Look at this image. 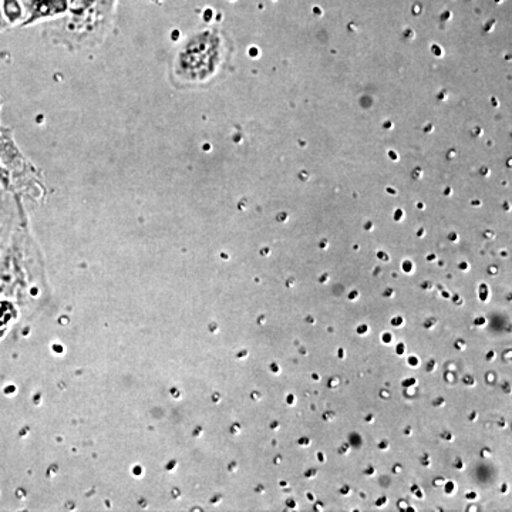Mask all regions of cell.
I'll return each instance as SVG.
<instances>
[{"label":"cell","instance_id":"13","mask_svg":"<svg viewBox=\"0 0 512 512\" xmlns=\"http://www.w3.org/2000/svg\"><path fill=\"white\" fill-rule=\"evenodd\" d=\"M393 340V336L390 335V333H384L383 335V342L384 343H390Z\"/></svg>","mask_w":512,"mask_h":512},{"label":"cell","instance_id":"38","mask_svg":"<svg viewBox=\"0 0 512 512\" xmlns=\"http://www.w3.org/2000/svg\"><path fill=\"white\" fill-rule=\"evenodd\" d=\"M306 322H308L309 325H315L316 320L315 318H312V316H309V318L306 319Z\"/></svg>","mask_w":512,"mask_h":512},{"label":"cell","instance_id":"46","mask_svg":"<svg viewBox=\"0 0 512 512\" xmlns=\"http://www.w3.org/2000/svg\"><path fill=\"white\" fill-rule=\"evenodd\" d=\"M272 369H274L275 373H281V369H279V367L276 365H272Z\"/></svg>","mask_w":512,"mask_h":512},{"label":"cell","instance_id":"41","mask_svg":"<svg viewBox=\"0 0 512 512\" xmlns=\"http://www.w3.org/2000/svg\"><path fill=\"white\" fill-rule=\"evenodd\" d=\"M454 301H456L457 305H463V299L458 298V296H454Z\"/></svg>","mask_w":512,"mask_h":512},{"label":"cell","instance_id":"29","mask_svg":"<svg viewBox=\"0 0 512 512\" xmlns=\"http://www.w3.org/2000/svg\"><path fill=\"white\" fill-rule=\"evenodd\" d=\"M380 397H383V399H389L390 394L389 392H386V390H382V392H380Z\"/></svg>","mask_w":512,"mask_h":512},{"label":"cell","instance_id":"50","mask_svg":"<svg viewBox=\"0 0 512 512\" xmlns=\"http://www.w3.org/2000/svg\"><path fill=\"white\" fill-rule=\"evenodd\" d=\"M431 288H433V285H431V284H424L423 285V289H431Z\"/></svg>","mask_w":512,"mask_h":512},{"label":"cell","instance_id":"47","mask_svg":"<svg viewBox=\"0 0 512 512\" xmlns=\"http://www.w3.org/2000/svg\"><path fill=\"white\" fill-rule=\"evenodd\" d=\"M308 500L309 501H315V495L308 493Z\"/></svg>","mask_w":512,"mask_h":512},{"label":"cell","instance_id":"45","mask_svg":"<svg viewBox=\"0 0 512 512\" xmlns=\"http://www.w3.org/2000/svg\"><path fill=\"white\" fill-rule=\"evenodd\" d=\"M457 461H458V463H457V466H456V467L458 468V470H463V468H464V464H463V463H461V460H457Z\"/></svg>","mask_w":512,"mask_h":512},{"label":"cell","instance_id":"43","mask_svg":"<svg viewBox=\"0 0 512 512\" xmlns=\"http://www.w3.org/2000/svg\"><path fill=\"white\" fill-rule=\"evenodd\" d=\"M366 421L367 423H373V421H375V417H373L372 414H370L369 417H366Z\"/></svg>","mask_w":512,"mask_h":512},{"label":"cell","instance_id":"22","mask_svg":"<svg viewBox=\"0 0 512 512\" xmlns=\"http://www.w3.org/2000/svg\"><path fill=\"white\" fill-rule=\"evenodd\" d=\"M488 383H494V380L497 379V376L494 373H488L487 375Z\"/></svg>","mask_w":512,"mask_h":512},{"label":"cell","instance_id":"10","mask_svg":"<svg viewBox=\"0 0 512 512\" xmlns=\"http://www.w3.org/2000/svg\"><path fill=\"white\" fill-rule=\"evenodd\" d=\"M434 323H437L436 319L427 320L426 323H424V326H426L427 329L434 328Z\"/></svg>","mask_w":512,"mask_h":512},{"label":"cell","instance_id":"54","mask_svg":"<svg viewBox=\"0 0 512 512\" xmlns=\"http://www.w3.org/2000/svg\"><path fill=\"white\" fill-rule=\"evenodd\" d=\"M505 491H508V485L507 484L503 485V493H505Z\"/></svg>","mask_w":512,"mask_h":512},{"label":"cell","instance_id":"27","mask_svg":"<svg viewBox=\"0 0 512 512\" xmlns=\"http://www.w3.org/2000/svg\"><path fill=\"white\" fill-rule=\"evenodd\" d=\"M318 460H319V463H325L326 461V457H325V454L323 453H318Z\"/></svg>","mask_w":512,"mask_h":512},{"label":"cell","instance_id":"56","mask_svg":"<svg viewBox=\"0 0 512 512\" xmlns=\"http://www.w3.org/2000/svg\"><path fill=\"white\" fill-rule=\"evenodd\" d=\"M301 353H303V355H306V350L301 348Z\"/></svg>","mask_w":512,"mask_h":512},{"label":"cell","instance_id":"30","mask_svg":"<svg viewBox=\"0 0 512 512\" xmlns=\"http://www.w3.org/2000/svg\"><path fill=\"white\" fill-rule=\"evenodd\" d=\"M340 494L349 495L350 494V488L349 487H343L342 490H340Z\"/></svg>","mask_w":512,"mask_h":512},{"label":"cell","instance_id":"20","mask_svg":"<svg viewBox=\"0 0 512 512\" xmlns=\"http://www.w3.org/2000/svg\"><path fill=\"white\" fill-rule=\"evenodd\" d=\"M409 365H412V366L419 365V359H417V357H410Z\"/></svg>","mask_w":512,"mask_h":512},{"label":"cell","instance_id":"1","mask_svg":"<svg viewBox=\"0 0 512 512\" xmlns=\"http://www.w3.org/2000/svg\"><path fill=\"white\" fill-rule=\"evenodd\" d=\"M444 485H446V493L447 494L451 495L454 493V490H456V484L451 483V481H450V483H447V481H446V483H444Z\"/></svg>","mask_w":512,"mask_h":512},{"label":"cell","instance_id":"9","mask_svg":"<svg viewBox=\"0 0 512 512\" xmlns=\"http://www.w3.org/2000/svg\"><path fill=\"white\" fill-rule=\"evenodd\" d=\"M333 419H335V413L328 412L323 414V420L332 421Z\"/></svg>","mask_w":512,"mask_h":512},{"label":"cell","instance_id":"48","mask_svg":"<svg viewBox=\"0 0 512 512\" xmlns=\"http://www.w3.org/2000/svg\"><path fill=\"white\" fill-rule=\"evenodd\" d=\"M460 269H463V271H468V265L467 264H460Z\"/></svg>","mask_w":512,"mask_h":512},{"label":"cell","instance_id":"23","mask_svg":"<svg viewBox=\"0 0 512 512\" xmlns=\"http://www.w3.org/2000/svg\"><path fill=\"white\" fill-rule=\"evenodd\" d=\"M444 403H446V400L441 399V397H440V399H437L436 402H434V406L441 407V406H444Z\"/></svg>","mask_w":512,"mask_h":512},{"label":"cell","instance_id":"40","mask_svg":"<svg viewBox=\"0 0 512 512\" xmlns=\"http://www.w3.org/2000/svg\"><path fill=\"white\" fill-rule=\"evenodd\" d=\"M467 498H468V500H471V498H473V500H476L477 494L476 493H468Z\"/></svg>","mask_w":512,"mask_h":512},{"label":"cell","instance_id":"11","mask_svg":"<svg viewBox=\"0 0 512 512\" xmlns=\"http://www.w3.org/2000/svg\"><path fill=\"white\" fill-rule=\"evenodd\" d=\"M495 356H497V353H495V350H491V352H488L487 362H493V360L495 359Z\"/></svg>","mask_w":512,"mask_h":512},{"label":"cell","instance_id":"42","mask_svg":"<svg viewBox=\"0 0 512 512\" xmlns=\"http://www.w3.org/2000/svg\"><path fill=\"white\" fill-rule=\"evenodd\" d=\"M477 416H478V414L476 412L471 413L470 414V420L471 421H476L477 420Z\"/></svg>","mask_w":512,"mask_h":512},{"label":"cell","instance_id":"17","mask_svg":"<svg viewBox=\"0 0 512 512\" xmlns=\"http://www.w3.org/2000/svg\"><path fill=\"white\" fill-rule=\"evenodd\" d=\"M403 352H406V346L400 343V345L397 346V355H403Z\"/></svg>","mask_w":512,"mask_h":512},{"label":"cell","instance_id":"37","mask_svg":"<svg viewBox=\"0 0 512 512\" xmlns=\"http://www.w3.org/2000/svg\"><path fill=\"white\" fill-rule=\"evenodd\" d=\"M510 357H511V350H508V353H505V355H504L505 362H507V360H508V362H510V360H511Z\"/></svg>","mask_w":512,"mask_h":512},{"label":"cell","instance_id":"51","mask_svg":"<svg viewBox=\"0 0 512 512\" xmlns=\"http://www.w3.org/2000/svg\"><path fill=\"white\" fill-rule=\"evenodd\" d=\"M322 507H323V505H322V504H318V505H316V510H318V511H322V510H323V508H322Z\"/></svg>","mask_w":512,"mask_h":512},{"label":"cell","instance_id":"4","mask_svg":"<svg viewBox=\"0 0 512 512\" xmlns=\"http://www.w3.org/2000/svg\"><path fill=\"white\" fill-rule=\"evenodd\" d=\"M359 296H360L359 291H353V292L349 293L348 298H349V301L355 302L356 299L359 298Z\"/></svg>","mask_w":512,"mask_h":512},{"label":"cell","instance_id":"19","mask_svg":"<svg viewBox=\"0 0 512 512\" xmlns=\"http://www.w3.org/2000/svg\"><path fill=\"white\" fill-rule=\"evenodd\" d=\"M392 325L394 326H403V319L402 318H396L392 320Z\"/></svg>","mask_w":512,"mask_h":512},{"label":"cell","instance_id":"55","mask_svg":"<svg viewBox=\"0 0 512 512\" xmlns=\"http://www.w3.org/2000/svg\"><path fill=\"white\" fill-rule=\"evenodd\" d=\"M272 429H274V430L278 429V423H274V427H272Z\"/></svg>","mask_w":512,"mask_h":512},{"label":"cell","instance_id":"14","mask_svg":"<svg viewBox=\"0 0 512 512\" xmlns=\"http://www.w3.org/2000/svg\"><path fill=\"white\" fill-rule=\"evenodd\" d=\"M444 483H446L444 478H436V480H434V487H440V485H444Z\"/></svg>","mask_w":512,"mask_h":512},{"label":"cell","instance_id":"15","mask_svg":"<svg viewBox=\"0 0 512 512\" xmlns=\"http://www.w3.org/2000/svg\"><path fill=\"white\" fill-rule=\"evenodd\" d=\"M340 384V380H339V377H336V379H332L330 380V383H329V387H338Z\"/></svg>","mask_w":512,"mask_h":512},{"label":"cell","instance_id":"24","mask_svg":"<svg viewBox=\"0 0 512 512\" xmlns=\"http://www.w3.org/2000/svg\"><path fill=\"white\" fill-rule=\"evenodd\" d=\"M288 404L289 406H295V396L291 394V396H288Z\"/></svg>","mask_w":512,"mask_h":512},{"label":"cell","instance_id":"25","mask_svg":"<svg viewBox=\"0 0 512 512\" xmlns=\"http://www.w3.org/2000/svg\"><path fill=\"white\" fill-rule=\"evenodd\" d=\"M366 476H375V468H367Z\"/></svg>","mask_w":512,"mask_h":512},{"label":"cell","instance_id":"33","mask_svg":"<svg viewBox=\"0 0 512 512\" xmlns=\"http://www.w3.org/2000/svg\"><path fill=\"white\" fill-rule=\"evenodd\" d=\"M403 271L412 272V265H410V264L404 265L403 264Z\"/></svg>","mask_w":512,"mask_h":512},{"label":"cell","instance_id":"49","mask_svg":"<svg viewBox=\"0 0 512 512\" xmlns=\"http://www.w3.org/2000/svg\"><path fill=\"white\" fill-rule=\"evenodd\" d=\"M484 456H490V451H488V448H485V451L483 450V457Z\"/></svg>","mask_w":512,"mask_h":512},{"label":"cell","instance_id":"18","mask_svg":"<svg viewBox=\"0 0 512 512\" xmlns=\"http://www.w3.org/2000/svg\"><path fill=\"white\" fill-rule=\"evenodd\" d=\"M380 450L387 451L389 450V443L387 441H382V443L379 444Z\"/></svg>","mask_w":512,"mask_h":512},{"label":"cell","instance_id":"26","mask_svg":"<svg viewBox=\"0 0 512 512\" xmlns=\"http://www.w3.org/2000/svg\"><path fill=\"white\" fill-rule=\"evenodd\" d=\"M299 444H301V446H309V444H311V440L302 439V440H299Z\"/></svg>","mask_w":512,"mask_h":512},{"label":"cell","instance_id":"32","mask_svg":"<svg viewBox=\"0 0 512 512\" xmlns=\"http://www.w3.org/2000/svg\"><path fill=\"white\" fill-rule=\"evenodd\" d=\"M404 386H412V384H417V380L416 379H410V380H407V383H403Z\"/></svg>","mask_w":512,"mask_h":512},{"label":"cell","instance_id":"34","mask_svg":"<svg viewBox=\"0 0 512 512\" xmlns=\"http://www.w3.org/2000/svg\"><path fill=\"white\" fill-rule=\"evenodd\" d=\"M316 473H318L316 470L308 471V474H305V477H315Z\"/></svg>","mask_w":512,"mask_h":512},{"label":"cell","instance_id":"8","mask_svg":"<svg viewBox=\"0 0 512 512\" xmlns=\"http://www.w3.org/2000/svg\"><path fill=\"white\" fill-rule=\"evenodd\" d=\"M339 453L340 454H349L350 453V446H349V444H343V446L340 447Z\"/></svg>","mask_w":512,"mask_h":512},{"label":"cell","instance_id":"35","mask_svg":"<svg viewBox=\"0 0 512 512\" xmlns=\"http://www.w3.org/2000/svg\"><path fill=\"white\" fill-rule=\"evenodd\" d=\"M286 505H288L289 508H295L296 507V503L293 500L286 501Z\"/></svg>","mask_w":512,"mask_h":512},{"label":"cell","instance_id":"3","mask_svg":"<svg viewBox=\"0 0 512 512\" xmlns=\"http://www.w3.org/2000/svg\"><path fill=\"white\" fill-rule=\"evenodd\" d=\"M464 384H467V386H474L476 384V380L473 379V377L466 376L463 379Z\"/></svg>","mask_w":512,"mask_h":512},{"label":"cell","instance_id":"28","mask_svg":"<svg viewBox=\"0 0 512 512\" xmlns=\"http://www.w3.org/2000/svg\"><path fill=\"white\" fill-rule=\"evenodd\" d=\"M320 282H322V284H328L329 275H323L322 278H320Z\"/></svg>","mask_w":512,"mask_h":512},{"label":"cell","instance_id":"36","mask_svg":"<svg viewBox=\"0 0 512 512\" xmlns=\"http://www.w3.org/2000/svg\"><path fill=\"white\" fill-rule=\"evenodd\" d=\"M338 355H339V359H345V352H343L342 348L338 349Z\"/></svg>","mask_w":512,"mask_h":512},{"label":"cell","instance_id":"44","mask_svg":"<svg viewBox=\"0 0 512 512\" xmlns=\"http://www.w3.org/2000/svg\"><path fill=\"white\" fill-rule=\"evenodd\" d=\"M491 268H493V269H490V274H493V275L497 274V272H498L497 266H491Z\"/></svg>","mask_w":512,"mask_h":512},{"label":"cell","instance_id":"31","mask_svg":"<svg viewBox=\"0 0 512 512\" xmlns=\"http://www.w3.org/2000/svg\"><path fill=\"white\" fill-rule=\"evenodd\" d=\"M423 466H427V467L431 466L430 458L429 457H424L423 458Z\"/></svg>","mask_w":512,"mask_h":512},{"label":"cell","instance_id":"5","mask_svg":"<svg viewBox=\"0 0 512 512\" xmlns=\"http://www.w3.org/2000/svg\"><path fill=\"white\" fill-rule=\"evenodd\" d=\"M467 343L464 342V340H457L456 342V348L458 350H466Z\"/></svg>","mask_w":512,"mask_h":512},{"label":"cell","instance_id":"7","mask_svg":"<svg viewBox=\"0 0 512 512\" xmlns=\"http://www.w3.org/2000/svg\"><path fill=\"white\" fill-rule=\"evenodd\" d=\"M367 332H369V328H367L366 325H362L357 328V333H359V335H366Z\"/></svg>","mask_w":512,"mask_h":512},{"label":"cell","instance_id":"21","mask_svg":"<svg viewBox=\"0 0 512 512\" xmlns=\"http://www.w3.org/2000/svg\"><path fill=\"white\" fill-rule=\"evenodd\" d=\"M383 295L386 296V298H392V296H394L393 289H386V292H384Z\"/></svg>","mask_w":512,"mask_h":512},{"label":"cell","instance_id":"53","mask_svg":"<svg viewBox=\"0 0 512 512\" xmlns=\"http://www.w3.org/2000/svg\"><path fill=\"white\" fill-rule=\"evenodd\" d=\"M293 284H295V281H288V288H291V286H293Z\"/></svg>","mask_w":512,"mask_h":512},{"label":"cell","instance_id":"2","mask_svg":"<svg viewBox=\"0 0 512 512\" xmlns=\"http://www.w3.org/2000/svg\"><path fill=\"white\" fill-rule=\"evenodd\" d=\"M485 323H487V319L485 318H478L474 320V325L478 326V328H483V326H485Z\"/></svg>","mask_w":512,"mask_h":512},{"label":"cell","instance_id":"16","mask_svg":"<svg viewBox=\"0 0 512 512\" xmlns=\"http://www.w3.org/2000/svg\"><path fill=\"white\" fill-rule=\"evenodd\" d=\"M441 439H444L446 441H453V434L451 433H444V434H441Z\"/></svg>","mask_w":512,"mask_h":512},{"label":"cell","instance_id":"6","mask_svg":"<svg viewBox=\"0 0 512 512\" xmlns=\"http://www.w3.org/2000/svg\"><path fill=\"white\" fill-rule=\"evenodd\" d=\"M387 501H389V500H387V497L380 498V500L376 501V507L383 508L384 505L387 504Z\"/></svg>","mask_w":512,"mask_h":512},{"label":"cell","instance_id":"12","mask_svg":"<svg viewBox=\"0 0 512 512\" xmlns=\"http://www.w3.org/2000/svg\"><path fill=\"white\" fill-rule=\"evenodd\" d=\"M434 366H436V360H430L429 365H427V372H434Z\"/></svg>","mask_w":512,"mask_h":512},{"label":"cell","instance_id":"52","mask_svg":"<svg viewBox=\"0 0 512 512\" xmlns=\"http://www.w3.org/2000/svg\"><path fill=\"white\" fill-rule=\"evenodd\" d=\"M406 434H407V436H410V434H412V429H410V427H409V429L406 430Z\"/></svg>","mask_w":512,"mask_h":512},{"label":"cell","instance_id":"39","mask_svg":"<svg viewBox=\"0 0 512 512\" xmlns=\"http://www.w3.org/2000/svg\"><path fill=\"white\" fill-rule=\"evenodd\" d=\"M312 379L315 380V382H320V376L318 373H312Z\"/></svg>","mask_w":512,"mask_h":512}]
</instances>
